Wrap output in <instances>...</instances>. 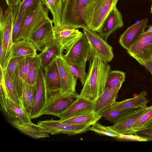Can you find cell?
<instances>
[{"label": "cell", "mask_w": 152, "mask_h": 152, "mask_svg": "<svg viewBox=\"0 0 152 152\" xmlns=\"http://www.w3.org/2000/svg\"><path fill=\"white\" fill-rule=\"evenodd\" d=\"M89 61L88 71L79 95L94 102L105 90L107 77L111 68L96 54Z\"/></svg>", "instance_id": "1"}, {"label": "cell", "mask_w": 152, "mask_h": 152, "mask_svg": "<svg viewBox=\"0 0 152 152\" xmlns=\"http://www.w3.org/2000/svg\"><path fill=\"white\" fill-rule=\"evenodd\" d=\"M19 12V5L8 7L4 12L0 9V66L4 70L11 58L12 29Z\"/></svg>", "instance_id": "2"}, {"label": "cell", "mask_w": 152, "mask_h": 152, "mask_svg": "<svg viewBox=\"0 0 152 152\" xmlns=\"http://www.w3.org/2000/svg\"><path fill=\"white\" fill-rule=\"evenodd\" d=\"M118 0H91L85 9L84 17L88 28L97 31Z\"/></svg>", "instance_id": "3"}, {"label": "cell", "mask_w": 152, "mask_h": 152, "mask_svg": "<svg viewBox=\"0 0 152 152\" xmlns=\"http://www.w3.org/2000/svg\"><path fill=\"white\" fill-rule=\"evenodd\" d=\"M91 0H66L63 5L61 23L76 29L88 28L84 11Z\"/></svg>", "instance_id": "4"}, {"label": "cell", "mask_w": 152, "mask_h": 152, "mask_svg": "<svg viewBox=\"0 0 152 152\" xmlns=\"http://www.w3.org/2000/svg\"><path fill=\"white\" fill-rule=\"evenodd\" d=\"M48 94L47 103L42 112V115H50L58 117L79 96V94L77 93L71 94H63L60 90L48 91Z\"/></svg>", "instance_id": "5"}, {"label": "cell", "mask_w": 152, "mask_h": 152, "mask_svg": "<svg viewBox=\"0 0 152 152\" xmlns=\"http://www.w3.org/2000/svg\"><path fill=\"white\" fill-rule=\"evenodd\" d=\"M83 31L89 43L91 59L96 54L106 63L112 61L114 58L113 49L106 41L96 31L88 28H83Z\"/></svg>", "instance_id": "6"}, {"label": "cell", "mask_w": 152, "mask_h": 152, "mask_svg": "<svg viewBox=\"0 0 152 152\" xmlns=\"http://www.w3.org/2000/svg\"><path fill=\"white\" fill-rule=\"evenodd\" d=\"M39 59V63L35 82L37 88L36 97L29 114L31 119L38 118L42 115V112L47 104L48 97L44 70Z\"/></svg>", "instance_id": "7"}, {"label": "cell", "mask_w": 152, "mask_h": 152, "mask_svg": "<svg viewBox=\"0 0 152 152\" xmlns=\"http://www.w3.org/2000/svg\"><path fill=\"white\" fill-rule=\"evenodd\" d=\"M44 4L40 0L36 8L27 18L18 40L28 39L42 24L50 19L48 16L49 10L45 7Z\"/></svg>", "instance_id": "8"}, {"label": "cell", "mask_w": 152, "mask_h": 152, "mask_svg": "<svg viewBox=\"0 0 152 152\" xmlns=\"http://www.w3.org/2000/svg\"><path fill=\"white\" fill-rule=\"evenodd\" d=\"M37 124L42 126L51 135L64 134L73 135L89 130L91 126L88 125L75 124L63 123L60 120H50L39 121Z\"/></svg>", "instance_id": "9"}, {"label": "cell", "mask_w": 152, "mask_h": 152, "mask_svg": "<svg viewBox=\"0 0 152 152\" xmlns=\"http://www.w3.org/2000/svg\"><path fill=\"white\" fill-rule=\"evenodd\" d=\"M63 57L66 61L76 65L86 64L91 59L89 43L84 34Z\"/></svg>", "instance_id": "10"}, {"label": "cell", "mask_w": 152, "mask_h": 152, "mask_svg": "<svg viewBox=\"0 0 152 152\" xmlns=\"http://www.w3.org/2000/svg\"><path fill=\"white\" fill-rule=\"evenodd\" d=\"M53 31L55 41L66 52L83 34L77 29L61 23L54 26Z\"/></svg>", "instance_id": "11"}, {"label": "cell", "mask_w": 152, "mask_h": 152, "mask_svg": "<svg viewBox=\"0 0 152 152\" xmlns=\"http://www.w3.org/2000/svg\"><path fill=\"white\" fill-rule=\"evenodd\" d=\"M53 23L50 19L46 20L28 39L34 44L37 51L42 52L55 40Z\"/></svg>", "instance_id": "12"}, {"label": "cell", "mask_w": 152, "mask_h": 152, "mask_svg": "<svg viewBox=\"0 0 152 152\" xmlns=\"http://www.w3.org/2000/svg\"><path fill=\"white\" fill-rule=\"evenodd\" d=\"M60 81V91L63 94L76 93L75 90L77 78L72 72L63 56L56 59Z\"/></svg>", "instance_id": "13"}, {"label": "cell", "mask_w": 152, "mask_h": 152, "mask_svg": "<svg viewBox=\"0 0 152 152\" xmlns=\"http://www.w3.org/2000/svg\"><path fill=\"white\" fill-rule=\"evenodd\" d=\"M124 25L122 15L115 6L111 10L96 31L106 40L112 33L122 27Z\"/></svg>", "instance_id": "14"}, {"label": "cell", "mask_w": 152, "mask_h": 152, "mask_svg": "<svg viewBox=\"0 0 152 152\" xmlns=\"http://www.w3.org/2000/svg\"><path fill=\"white\" fill-rule=\"evenodd\" d=\"M148 20L145 18L128 27L120 36L119 42L127 50L139 39L147 27Z\"/></svg>", "instance_id": "15"}, {"label": "cell", "mask_w": 152, "mask_h": 152, "mask_svg": "<svg viewBox=\"0 0 152 152\" xmlns=\"http://www.w3.org/2000/svg\"><path fill=\"white\" fill-rule=\"evenodd\" d=\"M127 52L141 58L152 59V32L142 34Z\"/></svg>", "instance_id": "16"}, {"label": "cell", "mask_w": 152, "mask_h": 152, "mask_svg": "<svg viewBox=\"0 0 152 152\" xmlns=\"http://www.w3.org/2000/svg\"><path fill=\"white\" fill-rule=\"evenodd\" d=\"M1 109L8 118L27 123H31V119L22 103L18 104L7 96Z\"/></svg>", "instance_id": "17"}, {"label": "cell", "mask_w": 152, "mask_h": 152, "mask_svg": "<svg viewBox=\"0 0 152 152\" xmlns=\"http://www.w3.org/2000/svg\"><path fill=\"white\" fill-rule=\"evenodd\" d=\"M122 84L105 88L102 94L94 102V112L100 114L110 108L116 101L117 96Z\"/></svg>", "instance_id": "18"}, {"label": "cell", "mask_w": 152, "mask_h": 152, "mask_svg": "<svg viewBox=\"0 0 152 152\" xmlns=\"http://www.w3.org/2000/svg\"><path fill=\"white\" fill-rule=\"evenodd\" d=\"M148 107L146 106L137 109L124 119L109 127L120 135L131 134L130 131L131 128Z\"/></svg>", "instance_id": "19"}, {"label": "cell", "mask_w": 152, "mask_h": 152, "mask_svg": "<svg viewBox=\"0 0 152 152\" xmlns=\"http://www.w3.org/2000/svg\"><path fill=\"white\" fill-rule=\"evenodd\" d=\"M94 102L80 96L65 111L61 114V120L69 118L88 112L93 111Z\"/></svg>", "instance_id": "20"}, {"label": "cell", "mask_w": 152, "mask_h": 152, "mask_svg": "<svg viewBox=\"0 0 152 152\" xmlns=\"http://www.w3.org/2000/svg\"><path fill=\"white\" fill-rule=\"evenodd\" d=\"M34 56L24 57L21 60L17 66L12 80L20 101L23 86L26 82L30 63Z\"/></svg>", "instance_id": "21"}, {"label": "cell", "mask_w": 152, "mask_h": 152, "mask_svg": "<svg viewBox=\"0 0 152 152\" xmlns=\"http://www.w3.org/2000/svg\"><path fill=\"white\" fill-rule=\"evenodd\" d=\"M12 124L21 132L34 138L49 137V133L43 127L38 124L13 120Z\"/></svg>", "instance_id": "22"}, {"label": "cell", "mask_w": 152, "mask_h": 152, "mask_svg": "<svg viewBox=\"0 0 152 152\" xmlns=\"http://www.w3.org/2000/svg\"><path fill=\"white\" fill-rule=\"evenodd\" d=\"M147 94L145 91H143L135 97L115 102L110 108L114 110H120L131 108L136 109L145 106L149 100L145 97Z\"/></svg>", "instance_id": "23"}, {"label": "cell", "mask_w": 152, "mask_h": 152, "mask_svg": "<svg viewBox=\"0 0 152 152\" xmlns=\"http://www.w3.org/2000/svg\"><path fill=\"white\" fill-rule=\"evenodd\" d=\"M37 51L34 45L28 39L18 40L13 43L11 58L35 56L37 55Z\"/></svg>", "instance_id": "24"}, {"label": "cell", "mask_w": 152, "mask_h": 152, "mask_svg": "<svg viewBox=\"0 0 152 152\" xmlns=\"http://www.w3.org/2000/svg\"><path fill=\"white\" fill-rule=\"evenodd\" d=\"M63 51L55 40L39 54H37L44 70L58 57L63 56Z\"/></svg>", "instance_id": "25"}, {"label": "cell", "mask_w": 152, "mask_h": 152, "mask_svg": "<svg viewBox=\"0 0 152 152\" xmlns=\"http://www.w3.org/2000/svg\"><path fill=\"white\" fill-rule=\"evenodd\" d=\"M56 60L44 70L46 87L48 91L49 92L60 90V79Z\"/></svg>", "instance_id": "26"}, {"label": "cell", "mask_w": 152, "mask_h": 152, "mask_svg": "<svg viewBox=\"0 0 152 152\" xmlns=\"http://www.w3.org/2000/svg\"><path fill=\"white\" fill-rule=\"evenodd\" d=\"M102 116L100 114L94 111L83 113L63 120H60L63 123L75 124L88 125L91 126L97 122Z\"/></svg>", "instance_id": "27"}, {"label": "cell", "mask_w": 152, "mask_h": 152, "mask_svg": "<svg viewBox=\"0 0 152 152\" xmlns=\"http://www.w3.org/2000/svg\"><path fill=\"white\" fill-rule=\"evenodd\" d=\"M36 93V83L33 85L26 82L24 83L23 88L20 101L28 115L35 102Z\"/></svg>", "instance_id": "28"}, {"label": "cell", "mask_w": 152, "mask_h": 152, "mask_svg": "<svg viewBox=\"0 0 152 152\" xmlns=\"http://www.w3.org/2000/svg\"><path fill=\"white\" fill-rule=\"evenodd\" d=\"M38 4L28 7L19 12L12 29V38L13 43L18 40L25 21L31 13L36 8Z\"/></svg>", "instance_id": "29"}, {"label": "cell", "mask_w": 152, "mask_h": 152, "mask_svg": "<svg viewBox=\"0 0 152 152\" xmlns=\"http://www.w3.org/2000/svg\"><path fill=\"white\" fill-rule=\"evenodd\" d=\"M137 109L131 108L120 110H114L109 108L101 114L107 120L114 124L124 119Z\"/></svg>", "instance_id": "30"}, {"label": "cell", "mask_w": 152, "mask_h": 152, "mask_svg": "<svg viewBox=\"0 0 152 152\" xmlns=\"http://www.w3.org/2000/svg\"><path fill=\"white\" fill-rule=\"evenodd\" d=\"M50 11L54 26L61 23L63 3L61 0H40Z\"/></svg>", "instance_id": "31"}, {"label": "cell", "mask_w": 152, "mask_h": 152, "mask_svg": "<svg viewBox=\"0 0 152 152\" xmlns=\"http://www.w3.org/2000/svg\"><path fill=\"white\" fill-rule=\"evenodd\" d=\"M0 83L4 85L8 97L17 104H20L21 102L13 81L6 71L4 77H0Z\"/></svg>", "instance_id": "32"}, {"label": "cell", "mask_w": 152, "mask_h": 152, "mask_svg": "<svg viewBox=\"0 0 152 152\" xmlns=\"http://www.w3.org/2000/svg\"><path fill=\"white\" fill-rule=\"evenodd\" d=\"M152 119V105L141 115L131 128V134H135L145 128L146 125Z\"/></svg>", "instance_id": "33"}, {"label": "cell", "mask_w": 152, "mask_h": 152, "mask_svg": "<svg viewBox=\"0 0 152 152\" xmlns=\"http://www.w3.org/2000/svg\"><path fill=\"white\" fill-rule=\"evenodd\" d=\"M125 72L118 70H111L107 77L105 88L123 84L125 78Z\"/></svg>", "instance_id": "34"}, {"label": "cell", "mask_w": 152, "mask_h": 152, "mask_svg": "<svg viewBox=\"0 0 152 152\" xmlns=\"http://www.w3.org/2000/svg\"><path fill=\"white\" fill-rule=\"evenodd\" d=\"M90 126L89 130L93 131L100 135L120 138V134L111 129L109 126H104L97 122Z\"/></svg>", "instance_id": "35"}, {"label": "cell", "mask_w": 152, "mask_h": 152, "mask_svg": "<svg viewBox=\"0 0 152 152\" xmlns=\"http://www.w3.org/2000/svg\"><path fill=\"white\" fill-rule=\"evenodd\" d=\"M39 63V59L37 55L34 56L31 60L26 83L31 85L35 83Z\"/></svg>", "instance_id": "36"}, {"label": "cell", "mask_w": 152, "mask_h": 152, "mask_svg": "<svg viewBox=\"0 0 152 152\" xmlns=\"http://www.w3.org/2000/svg\"><path fill=\"white\" fill-rule=\"evenodd\" d=\"M66 62L73 75L79 79L82 84L83 86L87 76L85 70L86 64L76 65L66 61Z\"/></svg>", "instance_id": "37"}, {"label": "cell", "mask_w": 152, "mask_h": 152, "mask_svg": "<svg viewBox=\"0 0 152 152\" xmlns=\"http://www.w3.org/2000/svg\"><path fill=\"white\" fill-rule=\"evenodd\" d=\"M23 57L12 58L10 60L6 69V72L13 80L17 66L23 58Z\"/></svg>", "instance_id": "38"}, {"label": "cell", "mask_w": 152, "mask_h": 152, "mask_svg": "<svg viewBox=\"0 0 152 152\" xmlns=\"http://www.w3.org/2000/svg\"><path fill=\"white\" fill-rule=\"evenodd\" d=\"M129 55L147 69L152 75V59L146 60L138 58L132 54Z\"/></svg>", "instance_id": "39"}, {"label": "cell", "mask_w": 152, "mask_h": 152, "mask_svg": "<svg viewBox=\"0 0 152 152\" xmlns=\"http://www.w3.org/2000/svg\"><path fill=\"white\" fill-rule=\"evenodd\" d=\"M136 134L144 141L152 140V128L144 129L137 132Z\"/></svg>", "instance_id": "40"}, {"label": "cell", "mask_w": 152, "mask_h": 152, "mask_svg": "<svg viewBox=\"0 0 152 152\" xmlns=\"http://www.w3.org/2000/svg\"><path fill=\"white\" fill-rule=\"evenodd\" d=\"M40 0H23L20 5V12L28 7L38 4Z\"/></svg>", "instance_id": "41"}, {"label": "cell", "mask_w": 152, "mask_h": 152, "mask_svg": "<svg viewBox=\"0 0 152 152\" xmlns=\"http://www.w3.org/2000/svg\"><path fill=\"white\" fill-rule=\"evenodd\" d=\"M5 1L8 7H13L19 5L21 0H5Z\"/></svg>", "instance_id": "42"}, {"label": "cell", "mask_w": 152, "mask_h": 152, "mask_svg": "<svg viewBox=\"0 0 152 152\" xmlns=\"http://www.w3.org/2000/svg\"><path fill=\"white\" fill-rule=\"evenodd\" d=\"M150 128H152V119L146 125L144 129Z\"/></svg>", "instance_id": "43"}, {"label": "cell", "mask_w": 152, "mask_h": 152, "mask_svg": "<svg viewBox=\"0 0 152 152\" xmlns=\"http://www.w3.org/2000/svg\"><path fill=\"white\" fill-rule=\"evenodd\" d=\"M152 32V25L148 27L147 30L145 31L144 33H148Z\"/></svg>", "instance_id": "44"}, {"label": "cell", "mask_w": 152, "mask_h": 152, "mask_svg": "<svg viewBox=\"0 0 152 152\" xmlns=\"http://www.w3.org/2000/svg\"><path fill=\"white\" fill-rule=\"evenodd\" d=\"M151 13H152V4L151 6Z\"/></svg>", "instance_id": "45"}, {"label": "cell", "mask_w": 152, "mask_h": 152, "mask_svg": "<svg viewBox=\"0 0 152 152\" xmlns=\"http://www.w3.org/2000/svg\"><path fill=\"white\" fill-rule=\"evenodd\" d=\"M63 3L66 0H61Z\"/></svg>", "instance_id": "46"}, {"label": "cell", "mask_w": 152, "mask_h": 152, "mask_svg": "<svg viewBox=\"0 0 152 152\" xmlns=\"http://www.w3.org/2000/svg\"></svg>", "instance_id": "47"}]
</instances>
